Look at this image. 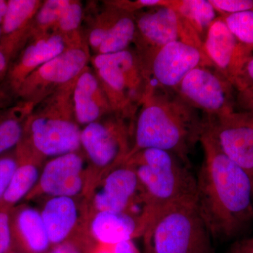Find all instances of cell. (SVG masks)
Here are the masks:
<instances>
[{
  "label": "cell",
  "mask_w": 253,
  "mask_h": 253,
  "mask_svg": "<svg viewBox=\"0 0 253 253\" xmlns=\"http://www.w3.org/2000/svg\"><path fill=\"white\" fill-rule=\"evenodd\" d=\"M11 211L0 208V253H10L14 251L11 234Z\"/></svg>",
  "instance_id": "33"
},
{
  "label": "cell",
  "mask_w": 253,
  "mask_h": 253,
  "mask_svg": "<svg viewBox=\"0 0 253 253\" xmlns=\"http://www.w3.org/2000/svg\"><path fill=\"white\" fill-rule=\"evenodd\" d=\"M136 111L130 154L158 149L176 155L189 165V156L200 142L205 118L176 91L147 89Z\"/></svg>",
  "instance_id": "2"
},
{
  "label": "cell",
  "mask_w": 253,
  "mask_h": 253,
  "mask_svg": "<svg viewBox=\"0 0 253 253\" xmlns=\"http://www.w3.org/2000/svg\"><path fill=\"white\" fill-rule=\"evenodd\" d=\"M90 59L89 46L82 38L32 73L20 86L16 99L36 106L77 78Z\"/></svg>",
  "instance_id": "10"
},
{
  "label": "cell",
  "mask_w": 253,
  "mask_h": 253,
  "mask_svg": "<svg viewBox=\"0 0 253 253\" xmlns=\"http://www.w3.org/2000/svg\"><path fill=\"white\" fill-rule=\"evenodd\" d=\"M210 2L220 16L253 11V0H210Z\"/></svg>",
  "instance_id": "32"
},
{
  "label": "cell",
  "mask_w": 253,
  "mask_h": 253,
  "mask_svg": "<svg viewBox=\"0 0 253 253\" xmlns=\"http://www.w3.org/2000/svg\"><path fill=\"white\" fill-rule=\"evenodd\" d=\"M84 198L88 212H130L149 224L140 183L127 161L93 181Z\"/></svg>",
  "instance_id": "8"
},
{
  "label": "cell",
  "mask_w": 253,
  "mask_h": 253,
  "mask_svg": "<svg viewBox=\"0 0 253 253\" xmlns=\"http://www.w3.org/2000/svg\"><path fill=\"white\" fill-rule=\"evenodd\" d=\"M200 143L204 158L196 176V208L212 239H235L253 221V179L204 131Z\"/></svg>",
  "instance_id": "1"
},
{
  "label": "cell",
  "mask_w": 253,
  "mask_h": 253,
  "mask_svg": "<svg viewBox=\"0 0 253 253\" xmlns=\"http://www.w3.org/2000/svg\"><path fill=\"white\" fill-rule=\"evenodd\" d=\"M13 251L17 253H48L52 246L41 211L28 205L11 211Z\"/></svg>",
  "instance_id": "21"
},
{
  "label": "cell",
  "mask_w": 253,
  "mask_h": 253,
  "mask_svg": "<svg viewBox=\"0 0 253 253\" xmlns=\"http://www.w3.org/2000/svg\"><path fill=\"white\" fill-rule=\"evenodd\" d=\"M0 35H1V29H0Z\"/></svg>",
  "instance_id": "40"
},
{
  "label": "cell",
  "mask_w": 253,
  "mask_h": 253,
  "mask_svg": "<svg viewBox=\"0 0 253 253\" xmlns=\"http://www.w3.org/2000/svg\"><path fill=\"white\" fill-rule=\"evenodd\" d=\"M9 66V61L6 59V56L3 54L2 51L0 50V84L6 76Z\"/></svg>",
  "instance_id": "37"
},
{
  "label": "cell",
  "mask_w": 253,
  "mask_h": 253,
  "mask_svg": "<svg viewBox=\"0 0 253 253\" xmlns=\"http://www.w3.org/2000/svg\"><path fill=\"white\" fill-rule=\"evenodd\" d=\"M34 105L18 101L0 109V156L15 149L22 139L25 125Z\"/></svg>",
  "instance_id": "24"
},
{
  "label": "cell",
  "mask_w": 253,
  "mask_h": 253,
  "mask_svg": "<svg viewBox=\"0 0 253 253\" xmlns=\"http://www.w3.org/2000/svg\"><path fill=\"white\" fill-rule=\"evenodd\" d=\"M144 253H214L196 201L174 205L155 218L143 236Z\"/></svg>",
  "instance_id": "5"
},
{
  "label": "cell",
  "mask_w": 253,
  "mask_h": 253,
  "mask_svg": "<svg viewBox=\"0 0 253 253\" xmlns=\"http://www.w3.org/2000/svg\"><path fill=\"white\" fill-rule=\"evenodd\" d=\"M86 253H142L134 241H126L113 244H97L87 237L85 240Z\"/></svg>",
  "instance_id": "30"
},
{
  "label": "cell",
  "mask_w": 253,
  "mask_h": 253,
  "mask_svg": "<svg viewBox=\"0 0 253 253\" xmlns=\"http://www.w3.org/2000/svg\"><path fill=\"white\" fill-rule=\"evenodd\" d=\"M107 9L95 19L87 37V44L96 54H109L128 49L135 41L134 14L105 3Z\"/></svg>",
  "instance_id": "18"
},
{
  "label": "cell",
  "mask_w": 253,
  "mask_h": 253,
  "mask_svg": "<svg viewBox=\"0 0 253 253\" xmlns=\"http://www.w3.org/2000/svg\"><path fill=\"white\" fill-rule=\"evenodd\" d=\"M18 166L15 149L0 156V204Z\"/></svg>",
  "instance_id": "31"
},
{
  "label": "cell",
  "mask_w": 253,
  "mask_h": 253,
  "mask_svg": "<svg viewBox=\"0 0 253 253\" xmlns=\"http://www.w3.org/2000/svg\"><path fill=\"white\" fill-rule=\"evenodd\" d=\"M221 16L236 38L253 53V11Z\"/></svg>",
  "instance_id": "27"
},
{
  "label": "cell",
  "mask_w": 253,
  "mask_h": 253,
  "mask_svg": "<svg viewBox=\"0 0 253 253\" xmlns=\"http://www.w3.org/2000/svg\"><path fill=\"white\" fill-rule=\"evenodd\" d=\"M73 101L80 126H87L112 113L99 79L89 66L78 76L73 89Z\"/></svg>",
  "instance_id": "22"
},
{
  "label": "cell",
  "mask_w": 253,
  "mask_h": 253,
  "mask_svg": "<svg viewBox=\"0 0 253 253\" xmlns=\"http://www.w3.org/2000/svg\"><path fill=\"white\" fill-rule=\"evenodd\" d=\"M40 211L52 247L85 233L88 211L84 198L47 197Z\"/></svg>",
  "instance_id": "17"
},
{
  "label": "cell",
  "mask_w": 253,
  "mask_h": 253,
  "mask_svg": "<svg viewBox=\"0 0 253 253\" xmlns=\"http://www.w3.org/2000/svg\"><path fill=\"white\" fill-rule=\"evenodd\" d=\"M127 121L111 113L82 128L81 150L90 168L89 186L129 157L132 149L133 125Z\"/></svg>",
  "instance_id": "7"
},
{
  "label": "cell",
  "mask_w": 253,
  "mask_h": 253,
  "mask_svg": "<svg viewBox=\"0 0 253 253\" xmlns=\"http://www.w3.org/2000/svg\"><path fill=\"white\" fill-rule=\"evenodd\" d=\"M106 2L126 12L134 14L146 8L167 4L168 1H165V0H136V1L124 0L123 1L121 0V1H107Z\"/></svg>",
  "instance_id": "34"
},
{
  "label": "cell",
  "mask_w": 253,
  "mask_h": 253,
  "mask_svg": "<svg viewBox=\"0 0 253 253\" xmlns=\"http://www.w3.org/2000/svg\"><path fill=\"white\" fill-rule=\"evenodd\" d=\"M169 2L133 14L136 26L135 41L139 53L153 51L179 41L204 49V42L194 28L168 5Z\"/></svg>",
  "instance_id": "12"
},
{
  "label": "cell",
  "mask_w": 253,
  "mask_h": 253,
  "mask_svg": "<svg viewBox=\"0 0 253 253\" xmlns=\"http://www.w3.org/2000/svg\"><path fill=\"white\" fill-rule=\"evenodd\" d=\"M7 9V1L0 0V24L2 22L5 14Z\"/></svg>",
  "instance_id": "38"
},
{
  "label": "cell",
  "mask_w": 253,
  "mask_h": 253,
  "mask_svg": "<svg viewBox=\"0 0 253 253\" xmlns=\"http://www.w3.org/2000/svg\"><path fill=\"white\" fill-rule=\"evenodd\" d=\"M70 0H46L43 1L33 18L31 39L51 34L63 9Z\"/></svg>",
  "instance_id": "26"
},
{
  "label": "cell",
  "mask_w": 253,
  "mask_h": 253,
  "mask_svg": "<svg viewBox=\"0 0 253 253\" xmlns=\"http://www.w3.org/2000/svg\"><path fill=\"white\" fill-rule=\"evenodd\" d=\"M18 166L0 204V208L12 210L25 200L36 187L44 159L26 148L18 145L15 149Z\"/></svg>",
  "instance_id": "23"
},
{
  "label": "cell",
  "mask_w": 253,
  "mask_h": 253,
  "mask_svg": "<svg viewBox=\"0 0 253 253\" xmlns=\"http://www.w3.org/2000/svg\"><path fill=\"white\" fill-rule=\"evenodd\" d=\"M141 184L150 224L174 205L196 201V176L176 155L158 149L141 150L126 160ZM149 224V225H150Z\"/></svg>",
  "instance_id": "3"
},
{
  "label": "cell",
  "mask_w": 253,
  "mask_h": 253,
  "mask_svg": "<svg viewBox=\"0 0 253 253\" xmlns=\"http://www.w3.org/2000/svg\"><path fill=\"white\" fill-rule=\"evenodd\" d=\"M90 184V168L80 151L51 158L43 165L39 180L25 200L45 196L84 198Z\"/></svg>",
  "instance_id": "13"
},
{
  "label": "cell",
  "mask_w": 253,
  "mask_h": 253,
  "mask_svg": "<svg viewBox=\"0 0 253 253\" xmlns=\"http://www.w3.org/2000/svg\"><path fill=\"white\" fill-rule=\"evenodd\" d=\"M149 223L144 217L127 212H88L85 234L97 244H113L143 237Z\"/></svg>",
  "instance_id": "19"
},
{
  "label": "cell",
  "mask_w": 253,
  "mask_h": 253,
  "mask_svg": "<svg viewBox=\"0 0 253 253\" xmlns=\"http://www.w3.org/2000/svg\"><path fill=\"white\" fill-rule=\"evenodd\" d=\"M237 93L241 105L253 112V56L245 66Z\"/></svg>",
  "instance_id": "29"
},
{
  "label": "cell",
  "mask_w": 253,
  "mask_h": 253,
  "mask_svg": "<svg viewBox=\"0 0 253 253\" xmlns=\"http://www.w3.org/2000/svg\"><path fill=\"white\" fill-rule=\"evenodd\" d=\"M83 14L81 1L70 0L67 6L63 9L53 33H57L66 38L80 34L79 28L83 21Z\"/></svg>",
  "instance_id": "28"
},
{
  "label": "cell",
  "mask_w": 253,
  "mask_h": 253,
  "mask_svg": "<svg viewBox=\"0 0 253 253\" xmlns=\"http://www.w3.org/2000/svg\"><path fill=\"white\" fill-rule=\"evenodd\" d=\"M48 253H86L83 237L69 240L53 246Z\"/></svg>",
  "instance_id": "35"
},
{
  "label": "cell",
  "mask_w": 253,
  "mask_h": 253,
  "mask_svg": "<svg viewBox=\"0 0 253 253\" xmlns=\"http://www.w3.org/2000/svg\"><path fill=\"white\" fill-rule=\"evenodd\" d=\"M78 78L38 103L28 116L19 144L42 159L81 150L82 128L73 101Z\"/></svg>",
  "instance_id": "4"
},
{
  "label": "cell",
  "mask_w": 253,
  "mask_h": 253,
  "mask_svg": "<svg viewBox=\"0 0 253 253\" xmlns=\"http://www.w3.org/2000/svg\"><path fill=\"white\" fill-rule=\"evenodd\" d=\"M138 54L147 82L146 89L175 91L195 68L213 66L204 49L184 42H174L159 49Z\"/></svg>",
  "instance_id": "9"
},
{
  "label": "cell",
  "mask_w": 253,
  "mask_h": 253,
  "mask_svg": "<svg viewBox=\"0 0 253 253\" xmlns=\"http://www.w3.org/2000/svg\"><path fill=\"white\" fill-rule=\"evenodd\" d=\"M10 253H17L14 252V251H12V252H11Z\"/></svg>",
  "instance_id": "39"
},
{
  "label": "cell",
  "mask_w": 253,
  "mask_h": 253,
  "mask_svg": "<svg viewBox=\"0 0 253 253\" xmlns=\"http://www.w3.org/2000/svg\"><path fill=\"white\" fill-rule=\"evenodd\" d=\"M42 3L38 0L7 1L6 14L0 24V50L9 64L31 40L33 18Z\"/></svg>",
  "instance_id": "20"
},
{
  "label": "cell",
  "mask_w": 253,
  "mask_h": 253,
  "mask_svg": "<svg viewBox=\"0 0 253 253\" xmlns=\"http://www.w3.org/2000/svg\"><path fill=\"white\" fill-rule=\"evenodd\" d=\"M176 92L207 118L222 117L236 112L238 93L214 66H201L191 71Z\"/></svg>",
  "instance_id": "11"
},
{
  "label": "cell",
  "mask_w": 253,
  "mask_h": 253,
  "mask_svg": "<svg viewBox=\"0 0 253 253\" xmlns=\"http://www.w3.org/2000/svg\"><path fill=\"white\" fill-rule=\"evenodd\" d=\"M168 5L185 18L204 44L208 30L220 16L210 0H174Z\"/></svg>",
  "instance_id": "25"
},
{
  "label": "cell",
  "mask_w": 253,
  "mask_h": 253,
  "mask_svg": "<svg viewBox=\"0 0 253 253\" xmlns=\"http://www.w3.org/2000/svg\"><path fill=\"white\" fill-rule=\"evenodd\" d=\"M90 60L112 113L133 123L147 88L139 54L127 49Z\"/></svg>",
  "instance_id": "6"
},
{
  "label": "cell",
  "mask_w": 253,
  "mask_h": 253,
  "mask_svg": "<svg viewBox=\"0 0 253 253\" xmlns=\"http://www.w3.org/2000/svg\"><path fill=\"white\" fill-rule=\"evenodd\" d=\"M83 38L81 34L66 38L51 33L28 41L11 63L0 84V109L9 106L23 82L36 69Z\"/></svg>",
  "instance_id": "14"
},
{
  "label": "cell",
  "mask_w": 253,
  "mask_h": 253,
  "mask_svg": "<svg viewBox=\"0 0 253 253\" xmlns=\"http://www.w3.org/2000/svg\"><path fill=\"white\" fill-rule=\"evenodd\" d=\"M226 253H253V237L236 240Z\"/></svg>",
  "instance_id": "36"
},
{
  "label": "cell",
  "mask_w": 253,
  "mask_h": 253,
  "mask_svg": "<svg viewBox=\"0 0 253 253\" xmlns=\"http://www.w3.org/2000/svg\"><path fill=\"white\" fill-rule=\"evenodd\" d=\"M204 131L226 157L253 179V113L236 112L205 118Z\"/></svg>",
  "instance_id": "15"
},
{
  "label": "cell",
  "mask_w": 253,
  "mask_h": 253,
  "mask_svg": "<svg viewBox=\"0 0 253 253\" xmlns=\"http://www.w3.org/2000/svg\"><path fill=\"white\" fill-rule=\"evenodd\" d=\"M204 47L214 67L237 91L244 68L253 53L230 31L221 16L208 30Z\"/></svg>",
  "instance_id": "16"
}]
</instances>
